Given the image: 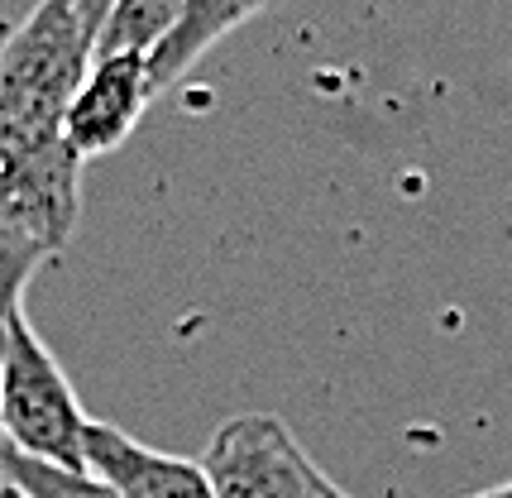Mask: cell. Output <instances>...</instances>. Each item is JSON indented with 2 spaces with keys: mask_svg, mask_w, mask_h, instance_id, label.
I'll return each instance as SVG.
<instances>
[{
  "mask_svg": "<svg viewBox=\"0 0 512 498\" xmlns=\"http://www.w3.org/2000/svg\"><path fill=\"white\" fill-rule=\"evenodd\" d=\"M268 5H273V0H187V5H182L178 29L149 53V82H154V96L163 87H173V82H178L182 72L192 68L216 39H225L235 24L254 20V15L268 10Z\"/></svg>",
  "mask_w": 512,
  "mask_h": 498,
  "instance_id": "7",
  "label": "cell"
},
{
  "mask_svg": "<svg viewBox=\"0 0 512 498\" xmlns=\"http://www.w3.org/2000/svg\"><path fill=\"white\" fill-rule=\"evenodd\" d=\"M0 479L15 484L24 498H125L115 484H106L91 470H58L44 460H29V455L5 451L0 460Z\"/></svg>",
  "mask_w": 512,
  "mask_h": 498,
  "instance_id": "9",
  "label": "cell"
},
{
  "mask_svg": "<svg viewBox=\"0 0 512 498\" xmlns=\"http://www.w3.org/2000/svg\"><path fill=\"white\" fill-rule=\"evenodd\" d=\"M72 5H77V15H82V24H87L91 34H101V20L111 15L115 0H72Z\"/></svg>",
  "mask_w": 512,
  "mask_h": 498,
  "instance_id": "11",
  "label": "cell"
},
{
  "mask_svg": "<svg viewBox=\"0 0 512 498\" xmlns=\"http://www.w3.org/2000/svg\"><path fill=\"white\" fill-rule=\"evenodd\" d=\"M48 254L39 245H29L20 235L0 230V374H5V360H10V336H15V321L24 312V288L29 278L39 273ZM0 460H5V436H0Z\"/></svg>",
  "mask_w": 512,
  "mask_h": 498,
  "instance_id": "10",
  "label": "cell"
},
{
  "mask_svg": "<svg viewBox=\"0 0 512 498\" xmlns=\"http://www.w3.org/2000/svg\"><path fill=\"white\" fill-rule=\"evenodd\" d=\"M0 498H24V494L15 489V484H5V479H0Z\"/></svg>",
  "mask_w": 512,
  "mask_h": 498,
  "instance_id": "13",
  "label": "cell"
},
{
  "mask_svg": "<svg viewBox=\"0 0 512 498\" xmlns=\"http://www.w3.org/2000/svg\"><path fill=\"white\" fill-rule=\"evenodd\" d=\"M87 427L72 379L63 374L58 355L20 312L10 336V360L0 374V436L5 451L44 460L58 470H87Z\"/></svg>",
  "mask_w": 512,
  "mask_h": 498,
  "instance_id": "2",
  "label": "cell"
},
{
  "mask_svg": "<svg viewBox=\"0 0 512 498\" xmlns=\"http://www.w3.org/2000/svg\"><path fill=\"white\" fill-rule=\"evenodd\" d=\"M82 216V159L63 135H39L0 115V230L44 254L72 240Z\"/></svg>",
  "mask_w": 512,
  "mask_h": 498,
  "instance_id": "3",
  "label": "cell"
},
{
  "mask_svg": "<svg viewBox=\"0 0 512 498\" xmlns=\"http://www.w3.org/2000/svg\"><path fill=\"white\" fill-rule=\"evenodd\" d=\"M187 0H115L111 15L101 20L96 53H139L149 58L182 20Z\"/></svg>",
  "mask_w": 512,
  "mask_h": 498,
  "instance_id": "8",
  "label": "cell"
},
{
  "mask_svg": "<svg viewBox=\"0 0 512 498\" xmlns=\"http://www.w3.org/2000/svg\"><path fill=\"white\" fill-rule=\"evenodd\" d=\"M96 58L72 0H39L0 44V115L39 135H63V115Z\"/></svg>",
  "mask_w": 512,
  "mask_h": 498,
  "instance_id": "1",
  "label": "cell"
},
{
  "mask_svg": "<svg viewBox=\"0 0 512 498\" xmlns=\"http://www.w3.org/2000/svg\"><path fill=\"white\" fill-rule=\"evenodd\" d=\"M216 498H355L340 489L273 412L225 417L201 451Z\"/></svg>",
  "mask_w": 512,
  "mask_h": 498,
  "instance_id": "4",
  "label": "cell"
},
{
  "mask_svg": "<svg viewBox=\"0 0 512 498\" xmlns=\"http://www.w3.org/2000/svg\"><path fill=\"white\" fill-rule=\"evenodd\" d=\"M87 470L115 484L125 498H216L201 460L163 455L144 441H134L115 422L87 427Z\"/></svg>",
  "mask_w": 512,
  "mask_h": 498,
  "instance_id": "6",
  "label": "cell"
},
{
  "mask_svg": "<svg viewBox=\"0 0 512 498\" xmlns=\"http://www.w3.org/2000/svg\"><path fill=\"white\" fill-rule=\"evenodd\" d=\"M149 101H154L149 58H139V53H96L63 115V139L82 163L106 159L134 135V125L149 111Z\"/></svg>",
  "mask_w": 512,
  "mask_h": 498,
  "instance_id": "5",
  "label": "cell"
},
{
  "mask_svg": "<svg viewBox=\"0 0 512 498\" xmlns=\"http://www.w3.org/2000/svg\"><path fill=\"white\" fill-rule=\"evenodd\" d=\"M469 498H512V479L498 484V489H484V494H469Z\"/></svg>",
  "mask_w": 512,
  "mask_h": 498,
  "instance_id": "12",
  "label": "cell"
}]
</instances>
